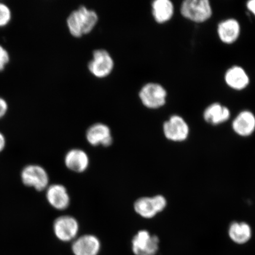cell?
Returning <instances> with one entry per match:
<instances>
[{"instance_id":"6da1fadb","label":"cell","mask_w":255,"mask_h":255,"mask_svg":"<svg viewBox=\"0 0 255 255\" xmlns=\"http://www.w3.org/2000/svg\"><path fill=\"white\" fill-rule=\"evenodd\" d=\"M98 21V16L94 10L81 6L73 11L67 19L70 33L75 37L91 33Z\"/></svg>"},{"instance_id":"7a4b0ae2","label":"cell","mask_w":255,"mask_h":255,"mask_svg":"<svg viewBox=\"0 0 255 255\" xmlns=\"http://www.w3.org/2000/svg\"><path fill=\"white\" fill-rule=\"evenodd\" d=\"M130 245L134 255H157L159 251L160 239L157 235L142 229L133 235Z\"/></svg>"},{"instance_id":"3957f363","label":"cell","mask_w":255,"mask_h":255,"mask_svg":"<svg viewBox=\"0 0 255 255\" xmlns=\"http://www.w3.org/2000/svg\"><path fill=\"white\" fill-rule=\"evenodd\" d=\"M167 205L166 197L161 194H157L137 199L133 207L137 214L143 218L150 219L164 211Z\"/></svg>"},{"instance_id":"277c9868","label":"cell","mask_w":255,"mask_h":255,"mask_svg":"<svg viewBox=\"0 0 255 255\" xmlns=\"http://www.w3.org/2000/svg\"><path fill=\"white\" fill-rule=\"evenodd\" d=\"M53 231L57 241L62 243H71L79 236V225L72 216H60L54 222Z\"/></svg>"},{"instance_id":"5b68a950","label":"cell","mask_w":255,"mask_h":255,"mask_svg":"<svg viewBox=\"0 0 255 255\" xmlns=\"http://www.w3.org/2000/svg\"><path fill=\"white\" fill-rule=\"evenodd\" d=\"M21 179L25 186L39 191L46 189L49 186V175L45 169L39 165L30 164L24 167Z\"/></svg>"},{"instance_id":"8992f818","label":"cell","mask_w":255,"mask_h":255,"mask_svg":"<svg viewBox=\"0 0 255 255\" xmlns=\"http://www.w3.org/2000/svg\"><path fill=\"white\" fill-rule=\"evenodd\" d=\"M181 12L184 17L199 23L208 20L212 13L207 0H187L181 5Z\"/></svg>"},{"instance_id":"52a82bcc","label":"cell","mask_w":255,"mask_h":255,"mask_svg":"<svg viewBox=\"0 0 255 255\" xmlns=\"http://www.w3.org/2000/svg\"><path fill=\"white\" fill-rule=\"evenodd\" d=\"M163 133L168 141L183 142L189 138L190 128L183 118L174 116L164 123Z\"/></svg>"},{"instance_id":"ba28073f","label":"cell","mask_w":255,"mask_h":255,"mask_svg":"<svg viewBox=\"0 0 255 255\" xmlns=\"http://www.w3.org/2000/svg\"><path fill=\"white\" fill-rule=\"evenodd\" d=\"M139 97L144 106L150 109H157L165 104L167 92L161 85L149 83L143 86Z\"/></svg>"},{"instance_id":"9c48e42d","label":"cell","mask_w":255,"mask_h":255,"mask_svg":"<svg viewBox=\"0 0 255 255\" xmlns=\"http://www.w3.org/2000/svg\"><path fill=\"white\" fill-rule=\"evenodd\" d=\"M114 62L110 53L104 49H98L93 53V59L88 64L89 71L99 78L109 75L113 71Z\"/></svg>"},{"instance_id":"30bf717a","label":"cell","mask_w":255,"mask_h":255,"mask_svg":"<svg viewBox=\"0 0 255 255\" xmlns=\"http://www.w3.org/2000/svg\"><path fill=\"white\" fill-rule=\"evenodd\" d=\"M71 250L74 255H98L101 242L97 236L91 234L79 235L71 242Z\"/></svg>"},{"instance_id":"8fae6325","label":"cell","mask_w":255,"mask_h":255,"mask_svg":"<svg viewBox=\"0 0 255 255\" xmlns=\"http://www.w3.org/2000/svg\"><path fill=\"white\" fill-rule=\"evenodd\" d=\"M86 136L92 146H110L113 142L110 128L102 123L95 124L89 127Z\"/></svg>"},{"instance_id":"7c38bea8","label":"cell","mask_w":255,"mask_h":255,"mask_svg":"<svg viewBox=\"0 0 255 255\" xmlns=\"http://www.w3.org/2000/svg\"><path fill=\"white\" fill-rule=\"evenodd\" d=\"M46 199L53 208L63 210L68 208L70 197L68 191L62 184H53L47 188Z\"/></svg>"},{"instance_id":"4fadbf2b","label":"cell","mask_w":255,"mask_h":255,"mask_svg":"<svg viewBox=\"0 0 255 255\" xmlns=\"http://www.w3.org/2000/svg\"><path fill=\"white\" fill-rule=\"evenodd\" d=\"M232 129L235 133L241 137H249L255 130V117L250 111L242 112L233 121Z\"/></svg>"},{"instance_id":"5bb4252c","label":"cell","mask_w":255,"mask_h":255,"mask_svg":"<svg viewBox=\"0 0 255 255\" xmlns=\"http://www.w3.org/2000/svg\"><path fill=\"white\" fill-rule=\"evenodd\" d=\"M228 233L231 240L238 245L246 244L253 237V229L248 223L244 221L231 222Z\"/></svg>"},{"instance_id":"9a60e30c","label":"cell","mask_w":255,"mask_h":255,"mask_svg":"<svg viewBox=\"0 0 255 255\" xmlns=\"http://www.w3.org/2000/svg\"><path fill=\"white\" fill-rule=\"evenodd\" d=\"M65 162L66 166L70 170L81 173L87 170L89 159L85 151L79 149H73L67 153Z\"/></svg>"},{"instance_id":"2e32d148","label":"cell","mask_w":255,"mask_h":255,"mask_svg":"<svg viewBox=\"0 0 255 255\" xmlns=\"http://www.w3.org/2000/svg\"><path fill=\"white\" fill-rule=\"evenodd\" d=\"M230 111L227 108L219 104L210 105L204 113L206 122L212 126H218L225 123L230 118Z\"/></svg>"},{"instance_id":"e0dca14e","label":"cell","mask_w":255,"mask_h":255,"mask_svg":"<svg viewBox=\"0 0 255 255\" xmlns=\"http://www.w3.org/2000/svg\"><path fill=\"white\" fill-rule=\"evenodd\" d=\"M240 33V25L234 19L222 22L218 26L220 39L225 43L231 44L237 40Z\"/></svg>"},{"instance_id":"ac0fdd59","label":"cell","mask_w":255,"mask_h":255,"mask_svg":"<svg viewBox=\"0 0 255 255\" xmlns=\"http://www.w3.org/2000/svg\"><path fill=\"white\" fill-rule=\"evenodd\" d=\"M225 81L232 88L241 90L247 87L250 79L243 69L234 66L226 72Z\"/></svg>"},{"instance_id":"d6986e66","label":"cell","mask_w":255,"mask_h":255,"mask_svg":"<svg viewBox=\"0 0 255 255\" xmlns=\"http://www.w3.org/2000/svg\"><path fill=\"white\" fill-rule=\"evenodd\" d=\"M152 8L153 16L158 23L170 20L173 15V4L169 0H156L152 2Z\"/></svg>"},{"instance_id":"ffe728a7","label":"cell","mask_w":255,"mask_h":255,"mask_svg":"<svg viewBox=\"0 0 255 255\" xmlns=\"http://www.w3.org/2000/svg\"><path fill=\"white\" fill-rule=\"evenodd\" d=\"M12 11L7 4L0 2V28H4L10 23Z\"/></svg>"},{"instance_id":"44dd1931","label":"cell","mask_w":255,"mask_h":255,"mask_svg":"<svg viewBox=\"0 0 255 255\" xmlns=\"http://www.w3.org/2000/svg\"><path fill=\"white\" fill-rule=\"evenodd\" d=\"M11 57L6 48L0 44V72L4 71L10 62Z\"/></svg>"},{"instance_id":"7402d4cb","label":"cell","mask_w":255,"mask_h":255,"mask_svg":"<svg viewBox=\"0 0 255 255\" xmlns=\"http://www.w3.org/2000/svg\"><path fill=\"white\" fill-rule=\"evenodd\" d=\"M9 110L7 101L4 98L0 97V120L7 115Z\"/></svg>"},{"instance_id":"603a6c76","label":"cell","mask_w":255,"mask_h":255,"mask_svg":"<svg viewBox=\"0 0 255 255\" xmlns=\"http://www.w3.org/2000/svg\"><path fill=\"white\" fill-rule=\"evenodd\" d=\"M6 145L5 137L1 132H0V152L4 150Z\"/></svg>"},{"instance_id":"cb8c5ba5","label":"cell","mask_w":255,"mask_h":255,"mask_svg":"<svg viewBox=\"0 0 255 255\" xmlns=\"http://www.w3.org/2000/svg\"><path fill=\"white\" fill-rule=\"evenodd\" d=\"M247 7L255 15V0H252V1H249L247 4Z\"/></svg>"}]
</instances>
